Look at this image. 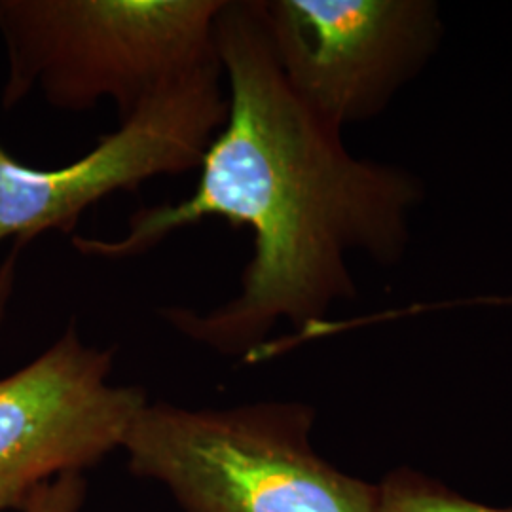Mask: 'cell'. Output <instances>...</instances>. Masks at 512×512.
<instances>
[{"label": "cell", "mask_w": 512, "mask_h": 512, "mask_svg": "<svg viewBox=\"0 0 512 512\" xmlns=\"http://www.w3.org/2000/svg\"><path fill=\"white\" fill-rule=\"evenodd\" d=\"M315 410L294 401L190 410L148 403L122 450L186 512H380L378 484L311 444Z\"/></svg>", "instance_id": "cell-3"}, {"label": "cell", "mask_w": 512, "mask_h": 512, "mask_svg": "<svg viewBox=\"0 0 512 512\" xmlns=\"http://www.w3.org/2000/svg\"><path fill=\"white\" fill-rule=\"evenodd\" d=\"M378 490L380 512H512L471 501L412 467L391 471Z\"/></svg>", "instance_id": "cell-7"}, {"label": "cell", "mask_w": 512, "mask_h": 512, "mask_svg": "<svg viewBox=\"0 0 512 512\" xmlns=\"http://www.w3.org/2000/svg\"><path fill=\"white\" fill-rule=\"evenodd\" d=\"M277 65L332 128L368 122L439 54L433 0H258Z\"/></svg>", "instance_id": "cell-5"}, {"label": "cell", "mask_w": 512, "mask_h": 512, "mask_svg": "<svg viewBox=\"0 0 512 512\" xmlns=\"http://www.w3.org/2000/svg\"><path fill=\"white\" fill-rule=\"evenodd\" d=\"M224 0H0L4 112L33 93L59 110L110 101L118 122L171 82L219 63Z\"/></svg>", "instance_id": "cell-2"}, {"label": "cell", "mask_w": 512, "mask_h": 512, "mask_svg": "<svg viewBox=\"0 0 512 512\" xmlns=\"http://www.w3.org/2000/svg\"><path fill=\"white\" fill-rule=\"evenodd\" d=\"M23 253V247L12 243L10 253L0 262V329L8 315V308L16 289V275H18V258Z\"/></svg>", "instance_id": "cell-9"}, {"label": "cell", "mask_w": 512, "mask_h": 512, "mask_svg": "<svg viewBox=\"0 0 512 512\" xmlns=\"http://www.w3.org/2000/svg\"><path fill=\"white\" fill-rule=\"evenodd\" d=\"M219 63L171 82L71 164L38 169L0 145V243L23 249L59 232L73 238L82 215L118 192L202 167L228 118Z\"/></svg>", "instance_id": "cell-4"}, {"label": "cell", "mask_w": 512, "mask_h": 512, "mask_svg": "<svg viewBox=\"0 0 512 512\" xmlns=\"http://www.w3.org/2000/svg\"><path fill=\"white\" fill-rule=\"evenodd\" d=\"M215 46L230 109L190 198L137 209L118 238L71 241L82 256L126 260L202 220L249 228L253 255L236 296L207 311L160 310L184 338L249 359L277 323L313 330L357 298L351 256L384 268L403 262L425 184L403 165L351 154L344 131L300 101L277 65L258 0H224Z\"/></svg>", "instance_id": "cell-1"}, {"label": "cell", "mask_w": 512, "mask_h": 512, "mask_svg": "<svg viewBox=\"0 0 512 512\" xmlns=\"http://www.w3.org/2000/svg\"><path fill=\"white\" fill-rule=\"evenodd\" d=\"M114 349L82 342L71 323L29 365L0 380V512L40 486L124 446L147 391L110 382Z\"/></svg>", "instance_id": "cell-6"}, {"label": "cell", "mask_w": 512, "mask_h": 512, "mask_svg": "<svg viewBox=\"0 0 512 512\" xmlns=\"http://www.w3.org/2000/svg\"><path fill=\"white\" fill-rule=\"evenodd\" d=\"M84 501V478L80 473H69L40 486L23 512H78Z\"/></svg>", "instance_id": "cell-8"}]
</instances>
